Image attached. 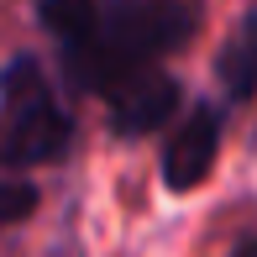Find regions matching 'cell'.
Returning a JSON list of instances; mask_svg holds the SVG:
<instances>
[{"instance_id": "obj_5", "label": "cell", "mask_w": 257, "mask_h": 257, "mask_svg": "<svg viewBox=\"0 0 257 257\" xmlns=\"http://www.w3.org/2000/svg\"><path fill=\"white\" fill-rule=\"evenodd\" d=\"M215 84L226 95V105H247L257 95V6H247L231 21L226 42L215 53Z\"/></svg>"}, {"instance_id": "obj_1", "label": "cell", "mask_w": 257, "mask_h": 257, "mask_svg": "<svg viewBox=\"0 0 257 257\" xmlns=\"http://www.w3.org/2000/svg\"><path fill=\"white\" fill-rule=\"evenodd\" d=\"M200 32V0H100V21L74 53H63V68L74 89L110 95L126 79L158 68L168 53Z\"/></svg>"}, {"instance_id": "obj_4", "label": "cell", "mask_w": 257, "mask_h": 257, "mask_svg": "<svg viewBox=\"0 0 257 257\" xmlns=\"http://www.w3.org/2000/svg\"><path fill=\"white\" fill-rule=\"evenodd\" d=\"M110 126L115 137H153L158 126H168L179 115V79L163 74V68H147V74L126 79L121 89H110Z\"/></svg>"}, {"instance_id": "obj_3", "label": "cell", "mask_w": 257, "mask_h": 257, "mask_svg": "<svg viewBox=\"0 0 257 257\" xmlns=\"http://www.w3.org/2000/svg\"><path fill=\"white\" fill-rule=\"evenodd\" d=\"M220 137H226L220 105H189V115L163 142V189H173V194L200 189L220 158Z\"/></svg>"}, {"instance_id": "obj_7", "label": "cell", "mask_w": 257, "mask_h": 257, "mask_svg": "<svg viewBox=\"0 0 257 257\" xmlns=\"http://www.w3.org/2000/svg\"><path fill=\"white\" fill-rule=\"evenodd\" d=\"M37 184L27 179H0V226H21V220L37 215Z\"/></svg>"}, {"instance_id": "obj_2", "label": "cell", "mask_w": 257, "mask_h": 257, "mask_svg": "<svg viewBox=\"0 0 257 257\" xmlns=\"http://www.w3.org/2000/svg\"><path fill=\"white\" fill-rule=\"evenodd\" d=\"M74 115L63 110L32 53H16L0 68V168H37L68 153Z\"/></svg>"}, {"instance_id": "obj_6", "label": "cell", "mask_w": 257, "mask_h": 257, "mask_svg": "<svg viewBox=\"0 0 257 257\" xmlns=\"http://www.w3.org/2000/svg\"><path fill=\"white\" fill-rule=\"evenodd\" d=\"M37 21L53 32L58 53H74L79 42L95 32V21H100V0H42V6H37Z\"/></svg>"}]
</instances>
